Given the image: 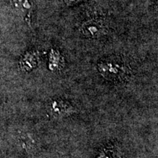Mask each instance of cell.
Segmentation results:
<instances>
[{"label":"cell","instance_id":"cell-1","mask_svg":"<svg viewBox=\"0 0 158 158\" xmlns=\"http://www.w3.org/2000/svg\"><path fill=\"white\" fill-rule=\"evenodd\" d=\"M48 109L51 115L55 118H64L76 112L72 105L60 99L52 100L48 105Z\"/></svg>","mask_w":158,"mask_h":158},{"label":"cell","instance_id":"cell-2","mask_svg":"<svg viewBox=\"0 0 158 158\" xmlns=\"http://www.w3.org/2000/svg\"><path fill=\"white\" fill-rule=\"evenodd\" d=\"M99 70L105 77H107L109 79L121 78L126 73L125 67L124 65L112 62H102L99 66Z\"/></svg>","mask_w":158,"mask_h":158},{"label":"cell","instance_id":"cell-3","mask_svg":"<svg viewBox=\"0 0 158 158\" xmlns=\"http://www.w3.org/2000/svg\"><path fill=\"white\" fill-rule=\"evenodd\" d=\"M103 27L102 23L96 21H87L83 25V31L86 35L89 37H98L102 33Z\"/></svg>","mask_w":158,"mask_h":158},{"label":"cell","instance_id":"cell-4","mask_svg":"<svg viewBox=\"0 0 158 158\" xmlns=\"http://www.w3.org/2000/svg\"><path fill=\"white\" fill-rule=\"evenodd\" d=\"M117 152L114 148H106L98 155V158H119Z\"/></svg>","mask_w":158,"mask_h":158}]
</instances>
